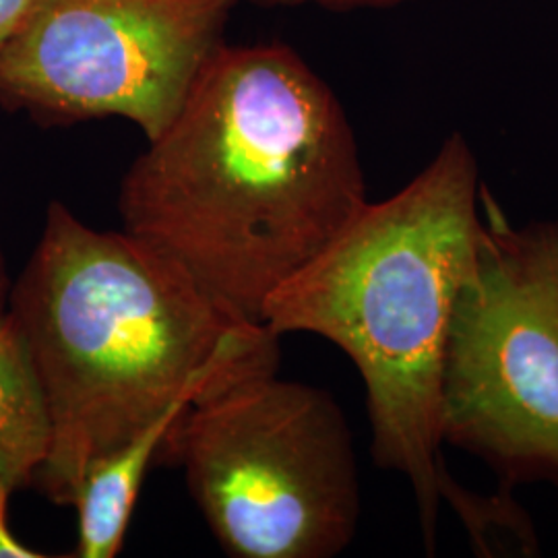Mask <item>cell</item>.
<instances>
[{"mask_svg":"<svg viewBox=\"0 0 558 558\" xmlns=\"http://www.w3.org/2000/svg\"><path fill=\"white\" fill-rule=\"evenodd\" d=\"M482 205L447 339L442 440L502 484H558V221L515 228L486 189Z\"/></svg>","mask_w":558,"mask_h":558,"instance_id":"5","label":"cell"},{"mask_svg":"<svg viewBox=\"0 0 558 558\" xmlns=\"http://www.w3.org/2000/svg\"><path fill=\"white\" fill-rule=\"evenodd\" d=\"M221 550L331 558L356 536L360 480L341 408L319 387L242 371L201 393L160 449Z\"/></svg>","mask_w":558,"mask_h":558,"instance_id":"4","label":"cell"},{"mask_svg":"<svg viewBox=\"0 0 558 558\" xmlns=\"http://www.w3.org/2000/svg\"><path fill=\"white\" fill-rule=\"evenodd\" d=\"M239 0H34L0 48V108L40 126L124 119L156 140L226 46Z\"/></svg>","mask_w":558,"mask_h":558,"instance_id":"6","label":"cell"},{"mask_svg":"<svg viewBox=\"0 0 558 558\" xmlns=\"http://www.w3.org/2000/svg\"><path fill=\"white\" fill-rule=\"evenodd\" d=\"M9 300L52 426L36 482L60 507L75 502L94 463L179 399L279 362L265 325L228 317L170 260L60 201Z\"/></svg>","mask_w":558,"mask_h":558,"instance_id":"2","label":"cell"},{"mask_svg":"<svg viewBox=\"0 0 558 558\" xmlns=\"http://www.w3.org/2000/svg\"><path fill=\"white\" fill-rule=\"evenodd\" d=\"M331 87L281 44H226L120 182L122 230L242 325L366 205Z\"/></svg>","mask_w":558,"mask_h":558,"instance_id":"1","label":"cell"},{"mask_svg":"<svg viewBox=\"0 0 558 558\" xmlns=\"http://www.w3.org/2000/svg\"><path fill=\"white\" fill-rule=\"evenodd\" d=\"M34 0H0V48L20 32Z\"/></svg>","mask_w":558,"mask_h":558,"instance_id":"11","label":"cell"},{"mask_svg":"<svg viewBox=\"0 0 558 558\" xmlns=\"http://www.w3.org/2000/svg\"><path fill=\"white\" fill-rule=\"evenodd\" d=\"M13 495H0V558H41L44 553H38L23 544L9 527V500Z\"/></svg>","mask_w":558,"mask_h":558,"instance_id":"9","label":"cell"},{"mask_svg":"<svg viewBox=\"0 0 558 558\" xmlns=\"http://www.w3.org/2000/svg\"><path fill=\"white\" fill-rule=\"evenodd\" d=\"M478 163L451 135L393 197L368 203L315 259L267 300L263 325L278 338L313 333L343 350L366 387L371 451L410 480L426 550L440 500L480 519L442 459V368L453 308L480 228Z\"/></svg>","mask_w":558,"mask_h":558,"instance_id":"3","label":"cell"},{"mask_svg":"<svg viewBox=\"0 0 558 558\" xmlns=\"http://www.w3.org/2000/svg\"><path fill=\"white\" fill-rule=\"evenodd\" d=\"M52 426L40 379L11 313L0 315V495L36 482Z\"/></svg>","mask_w":558,"mask_h":558,"instance_id":"8","label":"cell"},{"mask_svg":"<svg viewBox=\"0 0 558 558\" xmlns=\"http://www.w3.org/2000/svg\"><path fill=\"white\" fill-rule=\"evenodd\" d=\"M9 281H7V274H4V265L0 259V315H4V302L9 299Z\"/></svg>","mask_w":558,"mask_h":558,"instance_id":"12","label":"cell"},{"mask_svg":"<svg viewBox=\"0 0 558 558\" xmlns=\"http://www.w3.org/2000/svg\"><path fill=\"white\" fill-rule=\"evenodd\" d=\"M253 4H265V7H294V4H319L325 9L333 11H350V9H364V7H393L401 2L412 0H246Z\"/></svg>","mask_w":558,"mask_h":558,"instance_id":"10","label":"cell"},{"mask_svg":"<svg viewBox=\"0 0 558 558\" xmlns=\"http://www.w3.org/2000/svg\"><path fill=\"white\" fill-rule=\"evenodd\" d=\"M195 399H179L147 424L140 435L87 470L73 502L80 513L75 557L112 558L119 555L145 474L151 461L158 458L170 428Z\"/></svg>","mask_w":558,"mask_h":558,"instance_id":"7","label":"cell"}]
</instances>
